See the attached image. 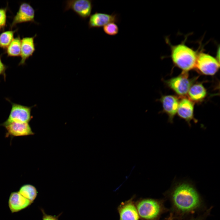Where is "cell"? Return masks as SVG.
Returning a JSON list of instances; mask_svg holds the SVG:
<instances>
[{
  "mask_svg": "<svg viewBox=\"0 0 220 220\" xmlns=\"http://www.w3.org/2000/svg\"><path fill=\"white\" fill-rule=\"evenodd\" d=\"M173 194L174 203L182 211H188L196 207L200 202L197 193L190 183L183 182L176 185Z\"/></svg>",
  "mask_w": 220,
  "mask_h": 220,
  "instance_id": "1",
  "label": "cell"
},
{
  "mask_svg": "<svg viewBox=\"0 0 220 220\" xmlns=\"http://www.w3.org/2000/svg\"><path fill=\"white\" fill-rule=\"evenodd\" d=\"M171 58L174 64L185 72L195 68L197 54L183 43L171 46Z\"/></svg>",
  "mask_w": 220,
  "mask_h": 220,
  "instance_id": "2",
  "label": "cell"
},
{
  "mask_svg": "<svg viewBox=\"0 0 220 220\" xmlns=\"http://www.w3.org/2000/svg\"><path fill=\"white\" fill-rule=\"evenodd\" d=\"M6 99L11 104V108L8 118L0 126L4 127L12 122L29 123L32 119L31 112L32 107L13 103L7 98Z\"/></svg>",
  "mask_w": 220,
  "mask_h": 220,
  "instance_id": "3",
  "label": "cell"
},
{
  "mask_svg": "<svg viewBox=\"0 0 220 220\" xmlns=\"http://www.w3.org/2000/svg\"><path fill=\"white\" fill-rule=\"evenodd\" d=\"M219 62L209 54L201 53L197 54L195 68L201 73L212 75L218 71Z\"/></svg>",
  "mask_w": 220,
  "mask_h": 220,
  "instance_id": "4",
  "label": "cell"
},
{
  "mask_svg": "<svg viewBox=\"0 0 220 220\" xmlns=\"http://www.w3.org/2000/svg\"><path fill=\"white\" fill-rule=\"evenodd\" d=\"M93 6L91 0H68L65 1L64 10H71L81 19L86 20L91 15Z\"/></svg>",
  "mask_w": 220,
  "mask_h": 220,
  "instance_id": "5",
  "label": "cell"
},
{
  "mask_svg": "<svg viewBox=\"0 0 220 220\" xmlns=\"http://www.w3.org/2000/svg\"><path fill=\"white\" fill-rule=\"evenodd\" d=\"M192 81L189 77L187 72H183L179 76L171 78L167 81L169 87L177 94L185 96L192 86Z\"/></svg>",
  "mask_w": 220,
  "mask_h": 220,
  "instance_id": "6",
  "label": "cell"
},
{
  "mask_svg": "<svg viewBox=\"0 0 220 220\" xmlns=\"http://www.w3.org/2000/svg\"><path fill=\"white\" fill-rule=\"evenodd\" d=\"M120 20L119 15L115 12L109 14L96 12L90 16L88 25L89 29L99 28L110 23H118Z\"/></svg>",
  "mask_w": 220,
  "mask_h": 220,
  "instance_id": "7",
  "label": "cell"
},
{
  "mask_svg": "<svg viewBox=\"0 0 220 220\" xmlns=\"http://www.w3.org/2000/svg\"><path fill=\"white\" fill-rule=\"evenodd\" d=\"M138 214L142 218L151 219L156 217L159 214L160 206L156 201L146 199L140 201L137 205Z\"/></svg>",
  "mask_w": 220,
  "mask_h": 220,
  "instance_id": "8",
  "label": "cell"
},
{
  "mask_svg": "<svg viewBox=\"0 0 220 220\" xmlns=\"http://www.w3.org/2000/svg\"><path fill=\"white\" fill-rule=\"evenodd\" d=\"M35 10L28 3L23 2L20 5L19 10L14 17L11 27L12 28L17 24L26 22L36 23L35 20Z\"/></svg>",
  "mask_w": 220,
  "mask_h": 220,
  "instance_id": "9",
  "label": "cell"
},
{
  "mask_svg": "<svg viewBox=\"0 0 220 220\" xmlns=\"http://www.w3.org/2000/svg\"><path fill=\"white\" fill-rule=\"evenodd\" d=\"M6 137L11 138L33 135L34 133L28 123L12 122L4 126Z\"/></svg>",
  "mask_w": 220,
  "mask_h": 220,
  "instance_id": "10",
  "label": "cell"
},
{
  "mask_svg": "<svg viewBox=\"0 0 220 220\" xmlns=\"http://www.w3.org/2000/svg\"><path fill=\"white\" fill-rule=\"evenodd\" d=\"M32 203L18 191L11 192L8 201L9 208L12 213L18 212L27 208Z\"/></svg>",
  "mask_w": 220,
  "mask_h": 220,
  "instance_id": "11",
  "label": "cell"
},
{
  "mask_svg": "<svg viewBox=\"0 0 220 220\" xmlns=\"http://www.w3.org/2000/svg\"><path fill=\"white\" fill-rule=\"evenodd\" d=\"M157 101L162 104L163 111L168 116L169 121L171 123H173L174 118L177 113L179 101L176 96L172 95L162 96Z\"/></svg>",
  "mask_w": 220,
  "mask_h": 220,
  "instance_id": "12",
  "label": "cell"
},
{
  "mask_svg": "<svg viewBox=\"0 0 220 220\" xmlns=\"http://www.w3.org/2000/svg\"><path fill=\"white\" fill-rule=\"evenodd\" d=\"M194 104L191 100L183 98L179 102L177 113L180 118L185 120L189 126L191 127V121L193 120L196 123L197 120L194 117Z\"/></svg>",
  "mask_w": 220,
  "mask_h": 220,
  "instance_id": "13",
  "label": "cell"
},
{
  "mask_svg": "<svg viewBox=\"0 0 220 220\" xmlns=\"http://www.w3.org/2000/svg\"><path fill=\"white\" fill-rule=\"evenodd\" d=\"M36 36L35 35L33 37H24L21 40V60L19 65H24L26 60L32 55L35 50L34 38Z\"/></svg>",
  "mask_w": 220,
  "mask_h": 220,
  "instance_id": "14",
  "label": "cell"
},
{
  "mask_svg": "<svg viewBox=\"0 0 220 220\" xmlns=\"http://www.w3.org/2000/svg\"><path fill=\"white\" fill-rule=\"evenodd\" d=\"M120 220H138V214L134 204L127 202L121 205L119 209Z\"/></svg>",
  "mask_w": 220,
  "mask_h": 220,
  "instance_id": "15",
  "label": "cell"
},
{
  "mask_svg": "<svg viewBox=\"0 0 220 220\" xmlns=\"http://www.w3.org/2000/svg\"><path fill=\"white\" fill-rule=\"evenodd\" d=\"M190 100L198 102L202 100L207 95L206 89L201 83L192 86L188 92Z\"/></svg>",
  "mask_w": 220,
  "mask_h": 220,
  "instance_id": "16",
  "label": "cell"
},
{
  "mask_svg": "<svg viewBox=\"0 0 220 220\" xmlns=\"http://www.w3.org/2000/svg\"><path fill=\"white\" fill-rule=\"evenodd\" d=\"M18 192L32 203L36 199L38 194L36 187L30 184H25L22 185Z\"/></svg>",
  "mask_w": 220,
  "mask_h": 220,
  "instance_id": "17",
  "label": "cell"
},
{
  "mask_svg": "<svg viewBox=\"0 0 220 220\" xmlns=\"http://www.w3.org/2000/svg\"><path fill=\"white\" fill-rule=\"evenodd\" d=\"M21 40L19 37L13 38L7 48L6 53L8 56H18L20 55Z\"/></svg>",
  "mask_w": 220,
  "mask_h": 220,
  "instance_id": "18",
  "label": "cell"
},
{
  "mask_svg": "<svg viewBox=\"0 0 220 220\" xmlns=\"http://www.w3.org/2000/svg\"><path fill=\"white\" fill-rule=\"evenodd\" d=\"M15 31H8L2 32L0 35V47L6 48L13 39Z\"/></svg>",
  "mask_w": 220,
  "mask_h": 220,
  "instance_id": "19",
  "label": "cell"
},
{
  "mask_svg": "<svg viewBox=\"0 0 220 220\" xmlns=\"http://www.w3.org/2000/svg\"><path fill=\"white\" fill-rule=\"evenodd\" d=\"M103 30L107 35L114 36L119 32V28L117 24L114 22L109 23L103 27Z\"/></svg>",
  "mask_w": 220,
  "mask_h": 220,
  "instance_id": "20",
  "label": "cell"
},
{
  "mask_svg": "<svg viewBox=\"0 0 220 220\" xmlns=\"http://www.w3.org/2000/svg\"><path fill=\"white\" fill-rule=\"evenodd\" d=\"M6 9L0 8V28L4 27L6 24Z\"/></svg>",
  "mask_w": 220,
  "mask_h": 220,
  "instance_id": "21",
  "label": "cell"
},
{
  "mask_svg": "<svg viewBox=\"0 0 220 220\" xmlns=\"http://www.w3.org/2000/svg\"><path fill=\"white\" fill-rule=\"evenodd\" d=\"M41 210L42 214V220H59V217L61 214L57 216L52 215L46 214L42 209H41Z\"/></svg>",
  "mask_w": 220,
  "mask_h": 220,
  "instance_id": "22",
  "label": "cell"
},
{
  "mask_svg": "<svg viewBox=\"0 0 220 220\" xmlns=\"http://www.w3.org/2000/svg\"><path fill=\"white\" fill-rule=\"evenodd\" d=\"M7 68V66L2 62L0 56V76L2 75L5 80H6V71Z\"/></svg>",
  "mask_w": 220,
  "mask_h": 220,
  "instance_id": "23",
  "label": "cell"
}]
</instances>
